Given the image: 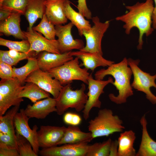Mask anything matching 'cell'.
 <instances>
[{
    "mask_svg": "<svg viewBox=\"0 0 156 156\" xmlns=\"http://www.w3.org/2000/svg\"><path fill=\"white\" fill-rule=\"evenodd\" d=\"M66 128L64 126H41L37 131L38 140L40 147L47 148L58 145Z\"/></svg>",
    "mask_w": 156,
    "mask_h": 156,
    "instance_id": "obj_14",
    "label": "cell"
},
{
    "mask_svg": "<svg viewBox=\"0 0 156 156\" xmlns=\"http://www.w3.org/2000/svg\"><path fill=\"white\" fill-rule=\"evenodd\" d=\"M88 127L93 139L122 132L125 129L122 120L114 115L112 110L107 108L99 110L97 116L89 121Z\"/></svg>",
    "mask_w": 156,
    "mask_h": 156,
    "instance_id": "obj_3",
    "label": "cell"
},
{
    "mask_svg": "<svg viewBox=\"0 0 156 156\" xmlns=\"http://www.w3.org/2000/svg\"><path fill=\"white\" fill-rule=\"evenodd\" d=\"M128 66V59L124 57L120 62L114 63L106 69H101L94 74L96 79L103 80L108 75L112 76L114 78L115 81L112 84L118 91V94L115 96L110 93L108 96L112 102L117 104L126 103L127 99L133 95L132 87L130 83L133 73L131 68Z\"/></svg>",
    "mask_w": 156,
    "mask_h": 156,
    "instance_id": "obj_2",
    "label": "cell"
},
{
    "mask_svg": "<svg viewBox=\"0 0 156 156\" xmlns=\"http://www.w3.org/2000/svg\"><path fill=\"white\" fill-rule=\"evenodd\" d=\"M142 135L139 148L136 156H156V142L149 135L147 129V121L145 114L141 118Z\"/></svg>",
    "mask_w": 156,
    "mask_h": 156,
    "instance_id": "obj_21",
    "label": "cell"
},
{
    "mask_svg": "<svg viewBox=\"0 0 156 156\" xmlns=\"http://www.w3.org/2000/svg\"><path fill=\"white\" fill-rule=\"evenodd\" d=\"M155 6L154 7L152 16V26L154 29H156V0H153Z\"/></svg>",
    "mask_w": 156,
    "mask_h": 156,
    "instance_id": "obj_43",
    "label": "cell"
},
{
    "mask_svg": "<svg viewBox=\"0 0 156 156\" xmlns=\"http://www.w3.org/2000/svg\"><path fill=\"white\" fill-rule=\"evenodd\" d=\"M89 145L88 143L65 144L42 148L39 153L42 156H86Z\"/></svg>",
    "mask_w": 156,
    "mask_h": 156,
    "instance_id": "obj_15",
    "label": "cell"
},
{
    "mask_svg": "<svg viewBox=\"0 0 156 156\" xmlns=\"http://www.w3.org/2000/svg\"><path fill=\"white\" fill-rule=\"evenodd\" d=\"M29 0H3L0 3V8L24 15Z\"/></svg>",
    "mask_w": 156,
    "mask_h": 156,
    "instance_id": "obj_31",
    "label": "cell"
},
{
    "mask_svg": "<svg viewBox=\"0 0 156 156\" xmlns=\"http://www.w3.org/2000/svg\"><path fill=\"white\" fill-rule=\"evenodd\" d=\"M71 54L72 56L77 57L81 60L82 63L80 64L81 66H83L84 68L92 72L97 67H108L114 63V61L105 59L102 55L97 53L79 50L71 51Z\"/></svg>",
    "mask_w": 156,
    "mask_h": 156,
    "instance_id": "obj_18",
    "label": "cell"
},
{
    "mask_svg": "<svg viewBox=\"0 0 156 156\" xmlns=\"http://www.w3.org/2000/svg\"><path fill=\"white\" fill-rule=\"evenodd\" d=\"M24 86L16 78L1 79L0 82V116L12 106L20 105L23 101L19 97Z\"/></svg>",
    "mask_w": 156,
    "mask_h": 156,
    "instance_id": "obj_7",
    "label": "cell"
},
{
    "mask_svg": "<svg viewBox=\"0 0 156 156\" xmlns=\"http://www.w3.org/2000/svg\"><path fill=\"white\" fill-rule=\"evenodd\" d=\"M78 3L79 12L87 19H92V13L87 6L86 0H78Z\"/></svg>",
    "mask_w": 156,
    "mask_h": 156,
    "instance_id": "obj_36",
    "label": "cell"
},
{
    "mask_svg": "<svg viewBox=\"0 0 156 156\" xmlns=\"http://www.w3.org/2000/svg\"><path fill=\"white\" fill-rule=\"evenodd\" d=\"M23 31L30 44L28 53L34 51L38 54L40 52L46 51L61 54L57 40L48 39L32 28L31 30Z\"/></svg>",
    "mask_w": 156,
    "mask_h": 156,
    "instance_id": "obj_13",
    "label": "cell"
},
{
    "mask_svg": "<svg viewBox=\"0 0 156 156\" xmlns=\"http://www.w3.org/2000/svg\"><path fill=\"white\" fill-rule=\"evenodd\" d=\"M153 0H146L145 2H138L131 6H126L129 10L126 14L116 18L125 23L123 27L125 32L129 34L131 29L134 27L138 28L139 31L138 44L137 48L140 50L142 48L143 42L142 37L144 34L146 36L151 35L154 31L152 27V16L154 7Z\"/></svg>",
    "mask_w": 156,
    "mask_h": 156,
    "instance_id": "obj_1",
    "label": "cell"
},
{
    "mask_svg": "<svg viewBox=\"0 0 156 156\" xmlns=\"http://www.w3.org/2000/svg\"><path fill=\"white\" fill-rule=\"evenodd\" d=\"M71 85L69 84L64 86L58 97L56 99V112L61 115L69 108H74L80 112L83 110L88 99V96L85 93L86 87L82 83L79 89H72Z\"/></svg>",
    "mask_w": 156,
    "mask_h": 156,
    "instance_id": "obj_4",
    "label": "cell"
},
{
    "mask_svg": "<svg viewBox=\"0 0 156 156\" xmlns=\"http://www.w3.org/2000/svg\"><path fill=\"white\" fill-rule=\"evenodd\" d=\"M27 63L19 68H13V77L16 78L23 85L27 77L31 73L39 68L36 57H29Z\"/></svg>",
    "mask_w": 156,
    "mask_h": 156,
    "instance_id": "obj_28",
    "label": "cell"
},
{
    "mask_svg": "<svg viewBox=\"0 0 156 156\" xmlns=\"http://www.w3.org/2000/svg\"><path fill=\"white\" fill-rule=\"evenodd\" d=\"M32 29L42 34L47 38L51 40H55L56 30L55 25L48 20L44 14L40 23Z\"/></svg>",
    "mask_w": 156,
    "mask_h": 156,
    "instance_id": "obj_29",
    "label": "cell"
},
{
    "mask_svg": "<svg viewBox=\"0 0 156 156\" xmlns=\"http://www.w3.org/2000/svg\"><path fill=\"white\" fill-rule=\"evenodd\" d=\"M73 113L67 112L66 113L63 117V120L66 124L69 125H72Z\"/></svg>",
    "mask_w": 156,
    "mask_h": 156,
    "instance_id": "obj_41",
    "label": "cell"
},
{
    "mask_svg": "<svg viewBox=\"0 0 156 156\" xmlns=\"http://www.w3.org/2000/svg\"><path fill=\"white\" fill-rule=\"evenodd\" d=\"M93 139L91 133L82 131L77 126L69 125L66 128L58 145L88 143Z\"/></svg>",
    "mask_w": 156,
    "mask_h": 156,
    "instance_id": "obj_22",
    "label": "cell"
},
{
    "mask_svg": "<svg viewBox=\"0 0 156 156\" xmlns=\"http://www.w3.org/2000/svg\"><path fill=\"white\" fill-rule=\"evenodd\" d=\"M140 62L139 59H128L129 66L131 68L133 76V80L131 86L137 91L144 93L146 99L152 104H156V96L151 90V88L154 87L156 89V74L151 75L144 72L138 67Z\"/></svg>",
    "mask_w": 156,
    "mask_h": 156,
    "instance_id": "obj_6",
    "label": "cell"
},
{
    "mask_svg": "<svg viewBox=\"0 0 156 156\" xmlns=\"http://www.w3.org/2000/svg\"><path fill=\"white\" fill-rule=\"evenodd\" d=\"M53 78L47 72L43 71L39 68L29 74L25 81L35 83L52 95L53 98L56 99L64 86L58 80Z\"/></svg>",
    "mask_w": 156,
    "mask_h": 156,
    "instance_id": "obj_10",
    "label": "cell"
},
{
    "mask_svg": "<svg viewBox=\"0 0 156 156\" xmlns=\"http://www.w3.org/2000/svg\"><path fill=\"white\" fill-rule=\"evenodd\" d=\"M20 106H14L4 115L0 116V132L16 137L14 129V117L19 110Z\"/></svg>",
    "mask_w": 156,
    "mask_h": 156,
    "instance_id": "obj_27",
    "label": "cell"
},
{
    "mask_svg": "<svg viewBox=\"0 0 156 156\" xmlns=\"http://www.w3.org/2000/svg\"><path fill=\"white\" fill-rule=\"evenodd\" d=\"M74 25L73 23L70 22L64 25L55 26L56 36L58 37L57 40L61 53L71 51L74 49L80 50L84 47L83 40L73 38L71 31Z\"/></svg>",
    "mask_w": 156,
    "mask_h": 156,
    "instance_id": "obj_12",
    "label": "cell"
},
{
    "mask_svg": "<svg viewBox=\"0 0 156 156\" xmlns=\"http://www.w3.org/2000/svg\"><path fill=\"white\" fill-rule=\"evenodd\" d=\"M81 121V118L79 115L73 113L71 125L77 126L80 124Z\"/></svg>",
    "mask_w": 156,
    "mask_h": 156,
    "instance_id": "obj_42",
    "label": "cell"
},
{
    "mask_svg": "<svg viewBox=\"0 0 156 156\" xmlns=\"http://www.w3.org/2000/svg\"><path fill=\"white\" fill-rule=\"evenodd\" d=\"M12 13L9 10L0 8V21L7 19Z\"/></svg>",
    "mask_w": 156,
    "mask_h": 156,
    "instance_id": "obj_40",
    "label": "cell"
},
{
    "mask_svg": "<svg viewBox=\"0 0 156 156\" xmlns=\"http://www.w3.org/2000/svg\"><path fill=\"white\" fill-rule=\"evenodd\" d=\"M46 0H29L24 15L29 23L27 30H31L38 18L42 19L45 13Z\"/></svg>",
    "mask_w": 156,
    "mask_h": 156,
    "instance_id": "obj_23",
    "label": "cell"
},
{
    "mask_svg": "<svg viewBox=\"0 0 156 156\" xmlns=\"http://www.w3.org/2000/svg\"><path fill=\"white\" fill-rule=\"evenodd\" d=\"M56 99L50 97L38 101L32 105L28 104L24 112L30 118L43 119L51 112H56Z\"/></svg>",
    "mask_w": 156,
    "mask_h": 156,
    "instance_id": "obj_17",
    "label": "cell"
},
{
    "mask_svg": "<svg viewBox=\"0 0 156 156\" xmlns=\"http://www.w3.org/2000/svg\"><path fill=\"white\" fill-rule=\"evenodd\" d=\"M79 59L76 57L62 66L47 72L52 77L58 80L63 86L71 84L75 80L81 81L88 85V79L90 74L88 69L81 68Z\"/></svg>",
    "mask_w": 156,
    "mask_h": 156,
    "instance_id": "obj_5",
    "label": "cell"
},
{
    "mask_svg": "<svg viewBox=\"0 0 156 156\" xmlns=\"http://www.w3.org/2000/svg\"><path fill=\"white\" fill-rule=\"evenodd\" d=\"M18 149L20 156H38L29 141L21 135L16 133Z\"/></svg>",
    "mask_w": 156,
    "mask_h": 156,
    "instance_id": "obj_32",
    "label": "cell"
},
{
    "mask_svg": "<svg viewBox=\"0 0 156 156\" xmlns=\"http://www.w3.org/2000/svg\"><path fill=\"white\" fill-rule=\"evenodd\" d=\"M71 51L61 54L46 51L40 52L36 57L39 68L44 71L59 67L73 59Z\"/></svg>",
    "mask_w": 156,
    "mask_h": 156,
    "instance_id": "obj_16",
    "label": "cell"
},
{
    "mask_svg": "<svg viewBox=\"0 0 156 156\" xmlns=\"http://www.w3.org/2000/svg\"><path fill=\"white\" fill-rule=\"evenodd\" d=\"M0 142L18 149L16 138L10 134L0 132Z\"/></svg>",
    "mask_w": 156,
    "mask_h": 156,
    "instance_id": "obj_37",
    "label": "cell"
},
{
    "mask_svg": "<svg viewBox=\"0 0 156 156\" xmlns=\"http://www.w3.org/2000/svg\"><path fill=\"white\" fill-rule=\"evenodd\" d=\"M135 139V133L132 130L121 133L118 140L117 156H136V153L133 147Z\"/></svg>",
    "mask_w": 156,
    "mask_h": 156,
    "instance_id": "obj_24",
    "label": "cell"
},
{
    "mask_svg": "<svg viewBox=\"0 0 156 156\" xmlns=\"http://www.w3.org/2000/svg\"><path fill=\"white\" fill-rule=\"evenodd\" d=\"M0 156H20L18 149L0 142Z\"/></svg>",
    "mask_w": 156,
    "mask_h": 156,
    "instance_id": "obj_35",
    "label": "cell"
},
{
    "mask_svg": "<svg viewBox=\"0 0 156 156\" xmlns=\"http://www.w3.org/2000/svg\"><path fill=\"white\" fill-rule=\"evenodd\" d=\"M118 148V140L112 141L110 147L109 156H117Z\"/></svg>",
    "mask_w": 156,
    "mask_h": 156,
    "instance_id": "obj_39",
    "label": "cell"
},
{
    "mask_svg": "<svg viewBox=\"0 0 156 156\" xmlns=\"http://www.w3.org/2000/svg\"><path fill=\"white\" fill-rule=\"evenodd\" d=\"M92 19L94 25L90 30L83 33L86 40V45L80 50L97 53L103 55L101 46L102 39L109 27V21L101 22L97 16L92 17Z\"/></svg>",
    "mask_w": 156,
    "mask_h": 156,
    "instance_id": "obj_8",
    "label": "cell"
},
{
    "mask_svg": "<svg viewBox=\"0 0 156 156\" xmlns=\"http://www.w3.org/2000/svg\"><path fill=\"white\" fill-rule=\"evenodd\" d=\"M112 141L109 138L102 142L89 145L86 156H109Z\"/></svg>",
    "mask_w": 156,
    "mask_h": 156,
    "instance_id": "obj_30",
    "label": "cell"
},
{
    "mask_svg": "<svg viewBox=\"0 0 156 156\" xmlns=\"http://www.w3.org/2000/svg\"><path fill=\"white\" fill-rule=\"evenodd\" d=\"M50 96L49 93L31 82H26L19 95L20 97L27 98L33 103L40 99L50 97Z\"/></svg>",
    "mask_w": 156,
    "mask_h": 156,
    "instance_id": "obj_26",
    "label": "cell"
},
{
    "mask_svg": "<svg viewBox=\"0 0 156 156\" xmlns=\"http://www.w3.org/2000/svg\"><path fill=\"white\" fill-rule=\"evenodd\" d=\"M12 66L0 61V77L1 79H9L13 78V72Z\"/></svg>",
    "mask_w": 156,
    "mask_h": 156,
    "instance_id": "obj_34",
    "label": "cell"
},
{
    "mask_svg": "<svg viewBox=\"0 0 156 156\" xmlns=\"http://www.w3.org/2000/svg\"><path fill=\"white\" fill-rule=\"evenodd\" d=\"M3 0H0V3H1Z\"/></svg>",
    "mask_w": 156,
    "mask_h": 156,
    "instance_id": "obj_44",
    "label": "cell"
},
{
    "mask_svg": "<svg viewBox=\"0 0 156 156\" xmlns=\"http://www.w3.org/2000/svg\"><path fill=\"white\" fill-rule=\"evenodd\" d=\"M88 81V91L87 94L88 98L82 111L83 117L86 120L88 118L90 112L93 107H101V102L99 99L100 96L104 93L103 89L105 87L114 82L111 77L107 80L94 79L92 74L89 75Z\"/></svg>",
    "mask_w": 156,
    "mask_h": 156,
    "instance_id": "obj_9",
    "label": "cell"
},
{
    "mask_svg": "<svg viewBox=\"0 0 156 156\" xmlns=\"http://www.w3.org/2000/svg\"><path fill=\"white\" fill-rule=\"evenodd\" d=\"M70 4L69 1L66 0L64 10L66 16L77 27L79 35L82 36L84 32L90 30L92 27L91 25L83 16L72 8Z\"/></svg>",
    "mask_w": 156,
    "mask_h": 156,
    "instance_id": "obj_25",
    "label": "cell"
},
{
    "mask_svg": "<svg viewBox=\"0 0 156 156\" xmlns=\"http://www.w3.org/2000/svg\"><path fill=\"white\" fill-rule=\"evenodd\" d=\"M66 0H46L45 14L49 21L55 26L65 24L68 19L64 13Z\"/></svg>",
    "mask_w": 156,
    "mask_h": 156,
    "instance_id": "obj_19",
    "label": "cell"
},
{
    "mask_svg": "<svg viewBox=\"0 0 156 156\" xmlns=\"http://www.w3.org/2000/svg\"><path fill=\"white\" fill-rule=\"evenodd\" d=\"M30 118L25 114L24 109H20L14 117V125L16 133L19 134L26 138L31 144L33 150L37 155L40 151L37 137L38 127L34 125L31 129L28 124Z\"/></svg>",
    "mask_w": 156,
    "mask_h": 156,
    "instance_id": "obj_11",
    "label": "cell"
},
{
    "mask_svg": "<svg viewBox=\"0 0 156 156\" xmlns=\"http://www.w3.org/2000/svg\"><path fill=\"white\" fill-rule=\"evenodd\" d=\"M0 45L7 47L9 49L28 53L30 48V44L27 40L21 41H14L0 38Z\"/></svg>",
    "mask_w": 156,
    "mask_h": 156,
    "instance_id": "obj_33",
    "label": "cell"
},
{
    "mask_svg": "<svg viewBox=\"0 0 156 156\" xmlns=\"http://www.w3.org/2000/svg\"><path fill=\"white\" fill-rule=\"evenodd\" d=\"M0 61L11 66L16 65L20 61L11 57L8 55V51L0 50Z\"/></svg>",
    "mask_w": 156,
    "mask_h": 156,
    "instance_id": "obj_38",
    "label": "cell"
},
{
    "mask_svg": "<svg viewBox=\"0 0 156 156\" xmlns=\"http://www.w3.org/2000/svg\"><path fill=\"white\" fill-rule=\"evenodd\" d=\"M21 15L19 13L13 12L7 19L0 21L1 34L7 36H12L19 39L27 40L20 27Z\"/></svg>",
    "mask_w": 156,
    "mask_h": 156,
    "instance_id": "obj_20",
    "label": "cell"
}]
</instances>
